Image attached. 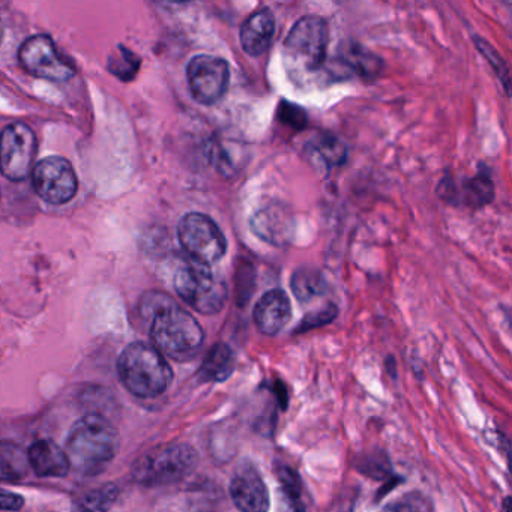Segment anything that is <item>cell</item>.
Segmentation results:
<instances>
[{
  "instance_id": "5",
  "label": "cell",
  "mask_w": 512,
  "mask_h": 512,
  "mask_svg": "<svg viewBox=\"0 0 512 512\" xmlns=\"http://www.w3.org/2000/svg\"><path fill=\"white\" fill-rule=\"evenodd\" d=\"M199 463V455L187 443H169L158 446L137 458L133 464V476L146 487L175 484L187 478Z\"/></svg>"
},
{
  "instance_id": "11",
  "label": "cell",
  "mask_w": 512,
  "mask_h": 512,
  "mask_svg": "<svg viewBox=\"0 0 512 512\" xmlns=\"http://www.w3.org/2000/svg\"><path fill=\"white\" fill-rule=\"evenodd\" d=\"M34 188L38 196L50 205H65L74 199L79 188L76 170L62 157H49L35 164Z\"/></svg>"
},
{
  "instance_id": "13",
  "label": "cell",
  "mask_w": 512,
  "mask_h": 512,
  "mask_svg": "<svg viewBox=\"0 0 512 512\" xmlns=\"http://www.w3.org/2000/svg\"><path fill=\"white\" fill-rule=\"evenodd\" d=\"M439 196L452 203H463L467 208L479 209L491 203L494 197L493 179L488 167L482 166L472 178L443 179Z\"/></svg>"
},
{
  "instance_id": "12",
  "label": "cell",
  "mask_w": 512,
  "mask_h": 512,
  "mask_svg": "<svg viewBox=\"0 0 512 512\" xmlns=\"http://www.w3.org/2000/svg\"><path fill=\"white\" fill-rule=\"evenodd\" d=\"M250 229L256 238L274 247H287L295 236V217L283 203H269L254 212Z\"/></svg>"
},
{
  "instance_id": "14",
  "label": "cell",
  "mask_w": 512,
  "mask_h": 512,
  "mask_svg": "<svg viewBox=\"0 0 512 512\" xmlns=\"http://www.w3.org/2000/svg\"><path fill=\"white\" fill-rule=\"evenodd\" d=\"M230 494L241 512H268L271 506L268 487L251 464L239 467L230 484Z\"/></svg>"
},
{
  "instance_id": "31",
  "label": "cell",
  "mask_w": 512,
  "mask_h": 512,
  "mask_svg": "<svg viewBox=\"0 0 512 512\" xmlns=\"http://www.w3.org/2000/svg\"><path fill=\"white\" fill-rule=\"evenodd\" d=\"M4 40V28H2V23H0V43Z\"/></svg>"
},
{
  "instance_id": "21",
  "label": "cell",
  "mask_w": 512,
  "mask_h": 512,
  "mask_svg": "<svg viewBox=\"0 0 512 512\" xmlns=\"http://www.w3.org/2000/svg\"><path fill=\"white\" fill-rule=\"evenodd\" d=\"M293 295L298 298L302 304L314 301L328 292V283L319 269L313 266H302L293 272L292 280H290Z\"/></svg>"
},
{
  "instance_id": "2",
  "label": "cell",
  "mask_w": 512,
  "mask_h": 512,
  "mask_svg": "<svg viewBox=\"0 0 512 512\" xmlns=\"http://www.w3.org/2000/svg\"><path fill=\"white\" fill-rule=\"evenodd\" d=\"M121 448L118 430L104 416L86 415L68 434L65 454L79 475L97 476L110 466Z\"/></svg>"
},
{
  "instance_id": "28",
  "label": "cell",
  "mask_w": 512,
  "mask_h": 512,
  "mask_svg": "<svg viewBox=\"0 0 512 512\" xmlns=\"http://www.w3.org/2000/svg\"><path fill=\"white\" fill-rule=\"evenodd\" d=\"M383 512H427L425 511L422 500L416 497H403L398 502L389 503L383 508Z\"/></svg>"
},
{
  "instance_id": "23",
  "label": "cell",
  "mask_w": 512,
  "mask_h": 512,
  "mask_svg": "<svg viewBox=\"0 0 512 512\" xmlns=\"http://www.w3.org/2000/svg\"><path fill=\"white\" fill-rule=\"evenodd\" d=\"M311 151L323 161L326 167L343 166L346 163L347 148L334 134H319L310 142Z\"/></svg>"
},
{
  "instance_id": "20",
  "label": "cell",
  "mask_w": 512,
  "mask_h": 512,
  "mask_svg": "<svg viewBox=\"0 0 512 512\" xmlns=\"http://www.w3.org/2000/svg\"><path fill=\"white\" fill-rule=\"evenodd\" d=\"M235 353L227 344L218 343L209 350L200 367V377L206 382H224L235 371Z\"/></svg>"
},
{
  "instance_id": "1",
  "label": "cell",
  "mask_w": 512,
  "mask_h": 512,
  "mask_svg": "<svg viewBox=\"0 0 512 512\" xmlns=\"http://www.w3.org/2000/svg\"><path fill=\"white\" fill-rule=\"evenodd\" d=\"M142 316L149 320L152 346L175 361L196 358L205 343L200 323L166 293L152 292L142 301Z\"/></svg>"
},
{
  "instance_id": "19",
  "label": "cell",
  "mask_w": 512,
  "mask_h": 512,
  "mask_svg": "<svg viewBox=\"0 0 512 512\" xmlns=\"http://www.w3.org/2000/svg\"><path fill=\"white\" fill-rule=\"evenodd\" d=\"M31 472L28 451L19 443L0 440V481L17 482Z\"/></svg>"
},
{
  "instance_id": "3",
  "label": "cell",
  "mask_w": 512,
  "mask_h": 512,
  "mask_svg": "<svg viewBox=\"0 0 512 512\" xmlns=\"http://www.w3.org/2000/svg\"><path fill=\"white\" fill-rule=\"evenodd\" d=\"M118 373L125 388L139 398L164 394L173 379V371L164 355L151 344H128L118 359Z\"/></svg>"
},
{
  "instance_id": "25",
  "label": "cell",
  "mask_w": 512,
  "mask_h": 512,
  "mask_svg": "<svg viewBox=\"0 0 512 512\" xmlns=\"http://www.w3.org/2000/svg\"><path fill=\"white\" fill-rule=\"evenodd\" d=\"M475 41L476 49L481 52V55L490 62L493 70L496 71L497 77H499L500 82H502L503 88H505L506 94H509V85H511V79H509V70L508 65L503 61L502 56L494 50V47L491 44H488L487 41L482 40V38L475 37L473 38Z\"/></svg>"
},
{
  "instance_id": "17",
  "label": "cell",
  "mask_w": 512,
  "mask_h": 512,
  "mask_svg": "<svg viewBox=\"0 0 512 512\" xmlns=\"http://www.w3.org/2000/svg\"><path fill=\"white\" fill-rule=\"evenodd\" d=\"M31 469L43 478H64L70 472V461L64 449L50 439L32 443L28 449Z\"/></svg>"
},
{
  "instance_id": "8",
  "label": "cell",
  "mask_w": 512,
  "mask_h": 512,
  "mask_svg": "<svg viewBox=\"0 0 512 512\" xmlns=\"http://www.w3.org/2000/svg\"><path fill=\"white\" fill-rule=\"evenodd\" d=\"M38 143L34 130L22 122L8 125L0 133V172L10 181H25L32 175Z\"/></svg>"
},
{
  "instance_id": "4",
  "label": "cell",
  "mask_w": 512,
  "mask_h": 512,
  "mask_svg": "<svg viewBox=\"0 0 512 512\" xmlns=\"http://www.w3.org/2000/svg\"><path fill=\"white\" fill-rule=\"evenodd\" d=\"M329 26L323 17L304 16L287 34L284 65L296 80L319 73L328 59Z\"/></svg>"
},
{
  "instance_id": "9",
  "label": "cell",
  "mask_w": 512,
  "mask_h": 512,
  "mask_svg": "<svg viewBox=\"0 0 512 512\" xmlns=\"http://www.w3.org/2000/svg\"><path fill=\"white\" fill-rule=\"evenodd\" d=\"M19 59L25 71L50 82H68L76 68L59 53L55 41L47 35H35L22 44Z\"/></svg>"
},
{
  "instance_id": "16",
  "label": "cell",
  "mask_w": 512,
  "mask_h": 512,
  "mask_svg": "<svg viewBox=\"0 0 512 512\" xmlns=\"http://www.w3.org/2000/svg\"><path fill=\"white\" fill-rule=\"evenodd\" d=\"M275 35V16L269 8L254 11L241 26L239 38L244 52L251 58L265 55Z\"/></svg>"
},
{
  "instance_id": "27",
  "label": "cell",
  "mask_w": 512,
  "mask_h": 512,
  "mask_svg": "<svg viewBox=\"0 0 512 512\" xmlns=\"http://www.w3.org/2000/svg\"><path fill=\"white\" fill-rule=\"evenodd\" d=\"M338 316V308L334 304H328L322 310L314 311L307 314L299 325L298 332L311 331V329L319 328V326L328 325L335 317Z\"/></svg>"
},
{
  "instance_id": "24",
  "label": "cell",
  "mask_w": 512,
  "mask_h": 512,
  "mask_svg": "<svg viewBox=\"0 0 512 512\" xmlns=\"http://www.w3.org/2000/svg\"><path fill=\"white\" fill-rule=\"evenodd\" d=\"M119 496L115 484H104L100 488L88 491L74 502L73 512H109Z\"/></svg>"
},
{
  "instance_id": "22",
  "label": "cell",
  "mask_w": 512,
  "mask_h": 512,
  "mask_svg": "<svg viewBox=\"0 0 512 512\" xmlns=\"http://www.w3.org/2000/svg\"><path fill=\"white\" fill-rule=\"evenodd\" d=\"M280 491H278V512H305L301 499V481L289 467H283L280 475Z\"/></svg>"
},
{
  "instance_id": "30",
  "label": "cell",
  "mask_w": 512,
  "mask_h": 512,
  "mask_svg": "<svg viewBox=\"0 0 512 512\" xmlns=\"http://www.w3.org/2000/svg\"><path fill=\"white\" fill-rule=\"evenodd\" d=\"M503 512H511L509 511V497L505 500V503H503Z\"/></svg>"
},
{
  "instance_id": "10",
  "label": "cell",
  "mask_w": 512,
  "mask_h": 512,
  "mask_svg": "<svg viewBox=\"0 0 512 512\" xmlns=\"http://www.w3.org/2000/svg\"><path fill=\"white\" fill-rule=\"evenodd\" d=\"M191 95L202 106H214L226 95L230 83V67L226 59L199 55L187 67Z\"/></svg>"
},
{
  "instance_id": "15",
  "label": "cell",
  "mask_w": 512,
  "mask_h": 512,
  "mask_svg": "<svg viewBox=\"0 0 512 512\" xmlns=\"http://www.w3.org/2000/svg\"><path fill=\"white\" fill-rule=\"evenodd\" d=\"M254 323L262 334L277 335L292 319V304L284 290L272 289L254 307Z\"/></svg>"
},
{
  "instance_id": "7",
  "label": "cell",
  "mask_w": 512,
  "mask_h": 512,
  "mask_svg": "<svg viewBox=\"0 0 512 512\" xmlns=\"http://www.w3.org/2000/svg\"><path fill=\"white\" fill-rule=\"evenodd\" d=\"M179 244L191 262L212 266L227 253V239L209 215L190 212L178 227Z\"/></svg>"
},
{
  "instance_id": "6",
  "label": "cell",
  "mask_w": 512,
  "mask_h": 512,
  "mask_svg": "<svg viewBox=\"0 0 512 512\" xmlns=\"http://www.w3.org/2000/svg\"><path fill=\"white\" fill-rule=\"evenodd\" d=\"M173 284L185 304L206 316L220 313L229 296L226 283L212 271L211 266L200 265L191 260L179 266Z\"/></svg>"
},
{
  "instance_id": "18",
  "label": "cell",
  "mask_w": 512,
  "mask_h": 512,
  "mask_svg": "<svg viewBox=\"0 0 512 512\" xmlns=\"http://www.w3.org/2000/svg\"><path fill=\"white\" fill-rule=\"evenodd\" d=\"M335 61L344 71V77L358 76L373 79L382 71V59L377 58L374 53L358 43H344L338 49Z\"/></svg>"
},
{
  "instance_id": "26",
  "label": "cell",
  "mask_w": 512,
  "mask_h": 512,
  "mask_svg": "<svg viewBox=\"0 0 512 512\" xmlns=\"http://www.w3.org/2000/svg\"><path fill=\"white\" fill-rule=\"evenodd\" d=\"M278 119L293 130H302L307 125L305 110L289 101H281L278 107Z\"/></svg>"
},
{
  "instance_id": "29",
  "label": "cell",
  "mask_w": 512,
  "mask_h": 512,
  "mask_svg": "<svg viewBox=\"0 0 512 512\" xmlns=\"http://www.w3.org/2000/svg\"><path fill=\"white\" fill-rule=\"evenodd\" d=\"M25 506V499L13 491L0 488V511H20Z\"/></svg>"
}]
</instances>
